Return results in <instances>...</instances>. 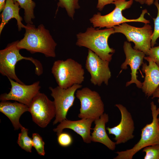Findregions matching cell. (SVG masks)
I'll use <instances>...</instances> for the list:
<instances>
[{
	"mask_svg": "<svg viewBox=\"0 0 159 159\" xmlns=\"http://www.w3.org/2000/svg\"><path fill=\"white\" fill-rule=\"evenodd\" d=\"M24 37L19 41L17 46L20 49H24L31 54L40 53L47 57H55L57 43L49 31L44 25L37 28L33 24H27Z\"/></svg>",
	"mask_w": 159,
	"mask_h": 159,
	"instance_id": "cell-1",
	"label": "cell"
},
{
	"mask_svg": "<svg viewBox=\"0 0 159 159\" xmlns=\"http://www.w3.org/2000/svg\"><path fill=\"white\" fill-rule=\"evenodd\" d=\"M114 33L113 27L99 29L90 26L84 32L77 34L76 44L79 47L88 48L102 59L110 62L115 50L110 47L108 41L110 35Z\"/></svg>",
	"mask_w": 159,
	"mask_h": 159,
	"instance_id": "cell-2",
	"label": "cell"
},
{
	"mask_svg": "<svg viewBox=\"0 0 159 159\" xmlns=\"http://www.w3.org/2000/svg\"><path fill=\"white\" fill-rule=\"evenodd\" d=\"M18 40L9 44L6 47L0 50V73L3 76L14 80L21 84H24L18 78L15 72L16 63L21 60L31 62L35 65L36 74L40 76L43 73L42 63L38 60L32 57H24L19 52L20 50L17 46Z\"/></svg>",
	"mask_w": 159,
	"mask_h": 159,
	"instance_id": "cell-3",
	"label": "cell"
},
{
	"mask_svg": "<svg viewBox=\"0 0 159 159\" xmlns=\"http://www.w3.org/2000/svg\"><path fill=\"white\" fill-rule=\"evenodd\" d=\"M116 0L113 4L115 6V9L107 14L102 15L100 12L94 14L90 19L93 27H98L99 28L105 27L110 28L129 22H140L145 24L150 23V21L144 17L145 14L148 13V11L145 9L142 10L140 16L137 19H128L125 17L122 14V11L130 8L133 1V0Z\"/></svg>",
	"mask_w": 159,
	"mask_h": 159,
	"instance_id": "cell-4",
	"label": "cell"
},
{
	"mask_svg": "<svg viewBox=\"0 0 159 159\" xmlns=\"http://www.w3.org/2000/svg\"><path fill=\"white\" fill-rule=\"evenodd\" d=\"M51 72L58 86L63 89L76 84L81 85L84 80L85 72L82 65L72 58L55 61Z\"/></svg>",
	"mask_w": 159,
	"mask_h": 159,
	"instance_id": "cell-5",
	"label": "cell"
},
{
	"mask_svg": "<svg viewBox=\"0 0 159 159\" xmlns=\"http://www.w3.org/2000/svg\"><path fill=\"white\" fill-rule=\"evenodd\" d=\"M150 107L152 116V122L146 124L141 130V138L138 142L131 148L125 151H117V155L114 159H132L134 155L145 147L159 144V115L156 105L152 101Z\"/></svg>",
	"mask_w": 159,
	"mask_h": 159,
	"instance_id": "cell-6",
	"label": "cell"
},
{
	"mask_svg": "<svg viewBox=\"0 0 159 159\" xmlns=\"http://www.w3.org/2000/svg\"><path fill=\"white\" fill-rule=\"evenodd\" d=\"M113 28L115 33L123 34L128 42L134 43L133 49L142 51L148 55L151 47V37L153 32L150 25L145 24L143 27H138L124 23Z\"/></svg>",
	"mask_w": 159,
	"mask_h": 159,
	"instance_id": "cell-7",
	"label": "cell"
},
{
	"mask_svg": "<svg viewBox=\"0 0 159 159\" xmlns=\"http://www.w3.org/2000/svg\"><path fill=\"white\" fill-rule=\"evenodd\" d=\"M76 96L80 103L78 117L81 119L94 120L100 118L104 113V105L99 94L89 88L77 90Z\"/></svg>",
	"mask_w": 159,
	"mask_h": 159,
	"instance_id": "cell-8",
	"label": "cell"
},
{
	"mask_svg": "<svg viewBox=\"0 0 159 159\" xmlns=\"http://www.w3.org/2000/svg\"><path fill=\"white\" fill-rule=\"evenodd\" d=\"M29 111L33 121L42 128L46 127L56 115L54 101L40 92L33 99L29 106Z\"/></svg>",
	"mask_w": 159,
	"mask_h": 159,
	"instance_id": "cell-9",
	"label": "cell"
},
{
	"mask_svg": "<svg viewBox=\"0 0 159 159\" xmlns=\"http://www.w3.org/2000/svg\"><path fill=\"white\" fill-rule=\"evenodd\" d=\"M81 85L76 84L67 89L61 88L58 86L55 88L51 87L49 89L51 95L54 98L56 110L54 125L66 119V116L70 108L73 105L77 90L82 87Z\"/></svg>",
	"mask_w": 159,
	"mask_h": 159,
	"instance_id": "cell-10",
	"label": "cell"
},
{
	"mask_svg": "<svg viewBox=\"0 0 159 159\" xmlns=\"http://www.w3.org/2000/svg\"><path fill=\"white\" fill-rule=\"evenodd\" d=\"M109 62L101 59L90 49L85 62V68L90 73V81L94 85L100 86L103 83L108 85L111 77Z\"/></svg>",
	"mask_w": 159,
	"mask_h": 159,
	"instance_id": "cell-11",
	"label": "cell"
},
{
	"mask_svg": "<svg viewBox=\"0 0 159 159\" xmlns=\"http://www.w3.org/2000/svg\"><path fill=\"white\" fill-rule=\"evenodd\" d=\"M11 85L8 93L1 94V101L14 100L24 104L28 107L33 99L39 92L41 87L40 81H37L29 85L20 84L8 78Z\"/></svg>",
	"mask_w": 159,
	"mask_h": 159,
	"instance_id": "cell-12",
	"label": "cell"
},
{
	"mask_svg": "<svg viewBox=\"0 0 159 159\" xmlns=\"http://www.w3.org/2000/svg\"><path fill=\"white\" fill-rule=\"evenodd\" d=\"M115 106L120 112V121L117 125L112 127H107L106 129L109 134L115 136L114 139L116 144L118 145L124 143L133 138L135 127L132 116L127 108L120 104H116Z\"/></svg>",
	"mask_w": 159,
	"mask_h": 159,
	"instance_id": "cell-13",
	"label": "cell"
},
{
	"mask_svg": "<svg viewBox=\"0 0 159 159\" xmlns=\"http://www.w3.org/2000/svg\"><path fill=\"white\" fill-rule=\"evenodd\" d=\"M123 49L126 59L122 64L121 67L122 69H126L127 68V66L129 65L131 71V80L127 82L126 86L127 87L134 83L138 88H141L143 83L137 79V70L144 63L143 59L145 54L142 51L133 48L131 43L127 41L124 42Z\"/></svg>",
	"mask_w": 159,
	"mask_h": 159,
	"instance_id": "cell-14",
	"label": "cell"
},
{
	"mask_svg": "<svg viewBox=\"0 0 159 159\" xmlns=\"http://www.w3.org/2000/svg\"><path fill=\"white\" fill-rule=\"evenodd\" d=\"M94 120L91 119H81L75 121L64 119L54 129L53 131L57 132V135L64 129H71L82 137L84 142L89 144L92 142L90 130Z\"/></svg>",
	"mask_w": 159,
	"mask_h": 159,
	"instance_id": "cell-15",
	"label": "cell"
},
{
	"mask_svg": "<svg viewBox=\"0 0 159 159\" xmlns=\"http://www.w3.org/2000/svg\"><path fill=\"white\" fill-rule=\"evenodd\" d=\"M144 59L148 61L142 64V70L145 74L144 81L141 87L145 95L149 97L152 96L156 89L159 86V67L148 56Z\"/></svg>",
	"mask_w": 159,
	"mask_h": 159,
	"instance_id": "cell-16",
	"label": "cell"
},
{
	"mask_svg": "<svg viewBox=\"0 0 159 159\" xmlns=\"http://www.w3.org/2000/svg\"><path fill=\"white\" fill-rule=\"evenodd\" d=\"M109 120L108 114L106 113H104L99 118L95 120V126L92 129L93 131L91 133V140L93 142L100 143L113 151L116 144L110 138L106 131L105 125Z\"/></svg>",
	"mask_w": 159,
	"mask_h": 159,
	"instance_id": "cell-17",
	"label": "cell"
},
{
	"mask_svg": "<svg viewBox=\"0 0 159 159\" xmlns=\"http://www.w3.org/2000/svg\"><path fill=\"white\" fill-rule=\"evenodd\" d=\"M0 111L9 119L14 130H17L22 126L19 122V118L24 112L29 111V107L16 101L11 102L8 100L1 101Z\"/></svg>",
	"mask_w": 159,
	"mask_h": 159,
	"instance_id": "cell-18",
	"label": "cell"
},
{
	"mask_svg": "<svg viewBox=\"0 0 159 159\" xmlns=\"http://www.w3.org/2000/svg\"><path fill=\"white\" fill-rule=\"evenodd\" d=\"M17 2H14L13 0H6L5 4L0 15L1 21L0 24V34L5 26L11 19L14 18L17 21L18 30H21L22 28H25L26 26L21 22L22 17L19 14L21 8Z\"/></svg>",
	"mask_w": 159,
	"mask_h": 159,
	"instance_id": "cell-19",
	"label": "cell"
},
{
	"mask_svg": "<svg viewBox=\"0 0 159 159\" xmlns=\"http://www.w3.org/2000/svg\"><path fill=\"white\" fill-rule=\"evenodd\" d=\"M14 2H17L21 8L24 10V19L25 22L33 24L32 21L35 18L34 9L36 6L35 2L32 0H13Z\"/></svg>",
	"mask_w": 159,
	"mask_h": 159,
	"instance_id": "cell-20",
	"label": "cell"
},
{
	"mask_svg": "<svg viewBox=\"0 0 159 159\" xmlns=\"http://www.w3.org/2000/svg\"><path fill=\"white\" fill-rule=\"evenodd\" d=\"M21 132L19 133L17 143L23 149L31 153L32 145V140L28 135V130L22 126Z\"/></svg>",
	"mask_w": 159,
	"mask_h": 159,
	"instance_id": "cell-21",
	"label": "cell"
},
{
	"mask_svg": "<svg viewBox=\"0 0 159 159\" xmlns=\"http://www.w3.org/2000/svg\"><path fill=\"white\" fill-rule=\"evenodd\" d=\"M58 0L57 9L59 7L64 8L68 16L73 19L75 10L80 8L79 3V0Z\"/></svg>",
	"mask_w": 159,
	"mask_h": 159,
	"instance_id": "cell-22",
	"label": "cell"
},
{
	"mask_svg": "<svg viewBox=\"0 0 159 159\" xmlns=\"http://www.w3.org/2000/svg\"><path fill=\"white\" fill-rule=\"evenodd\" d=\"M154 4L158 9V13L155 18H153L154 23V29L151 37V47H153L156 44V40L159 37V1L155 0Z\"/></svg>",
	"mask_w": 159,
	"mask_h": 159,
	"instance_id": "cell-23",
	"label": "cell"
},
{
	"mask_svg": "<svg viewBox=\"0 0 159 159\" xmlns=\"http://www.w3.org/2000/svg\"><path fill=\"white\" fill-rule=\"evenodd\" d=\"M32 138L33 146L35 148L39 155L44 156L45 154L44 142L42 138L37 133H33Z\"/></svg>",
	"mask_w": 159,
	"mask_h": 159,
	"instance_id": "cell-24",
	"label": "cell"
},
{
	"mask_svg": "<svg viewBox=\"0 0 159 159\" xmlns=\"http://www.w3.org/2000/svg\"><path fill=\"white\" fill-rule=\"evenodd\" d=\"M143 152L145 153L144 159H159V144L146 147Z\"/></svg>",
	"mask_w": 159,
	"mask_h": 159,
	"instance_id": "cell-25",
	"label": "cell"
},
{
	"mask_svg": "<svg viewBox=\"0 0 159 159\" xmlns=\"http://www.w3.org/2000/svg\"><path fill=\"white\" fill-rule=\"evenodd\" d=\"M57 142L61 146L66 147L70 146L72 143L73 138L71 135L67 132H62L57 135Z\"/></svg>",
	"mask_w": 159,
	"mask_h": 159,
	"instance_id": "cell-26",
	"label": "cell"
},
{
	"mask_svg": "<svg viewBox=\"0 0 159 159\" xmlns=\"http://www.w3.org/2000/svg\"><path fill=\"white\" fill-rule=\"evenodd\" d=\"M147 56L159 67V45L151 47Z\"/></svg>",
	"mask_w": 159,
	"mask_h": 159,
	"instance_id": "cell-27",
	"label": "cell"
},
{
	"mask_svg": "<svg viewBox=\"0 0 159 159\" xmlns=\"http://www.w3.org/2000/svg\"><path fill=\"white\" fill-rule=\"evenodd\" d=\"M117 0H98L97 8L99 11H102L106 5L113 4Z\"/></svg>",
	"mask_w": 159,
	"mask_h": 159,
	"instance_id": "cell-28",
	"label": "cell"
},
{
	"mask_svg": "<svg viewBox=\"0 0 159 159\" xmlns=\"http://www.w3.org/2000/svg\"><path fill=\"white\" fill-rule=\"evenodd\" d=\"M152 99L156 97L159 98V86L153 93L152 95Z\"/></svg>",
	"mask_w": 159,
	"mask_h": 159,
	"instance_id": "cell-29",
	"label": "cell"
},
{
	"mask_svg": "<svg viewBox=\"0 0 159 159\" xmlns=\"http://www.w3.org/2000/svg\"><path fill=\"white\" fill-rule=\"evenodd\" d=\"M6 0H0V12L2 11L5 4Z\"/></svg>",
	"mask_w": 159,
	"mask_h": 159,
	"instance_id": "cell-30",
	"label": "cell"
},
{
	"mask_svg": "<svg viewBox=\"0 0 159 159\" xmlns=\"http://www.w3.org/2000/svg\"><path fill=\"white\" fill-rule=\"evenodd\" d=\"M154 0H147L145 2V4L148 5L150 6L153 4L154 1Z\"/></svg>",
	"mask_w": 159,
	"mask_h": 159,
	"instance_id": "cell-31",
	"label": "cell"
},
{
	"mask_svg": "<svg viewBox=\"0 0 159 159\" xmlns=\"http://www.w3.org/2000/svg\"><path fill=\"white\" fill-rule=\"evenodd\" d=\"M147 0H133L136 2H138L141 4H143L145 3Z\"/></svg>",
	"mask_w": 159,
	"mask_h": 159,
	"instance_id": "cell-32",
	"label": "cell"
},
{
	"mask_svg": "<svg viewBox=\"0 0 159 159\" xmlns=\"http://www.w3.org/2000/svg\"><path fill=\"white\" fill-rule=\"evenodd\" d=\"M158 103L159 105V99H158ZM157 109H158V112H159V107ZM158 122H159V117L158 118Z\"/></svg>",
	"mask_w": 159,
	"mask_h": 159,
	"instance_id": "cell-33",
	"label": "cell"
}]
</instances>
